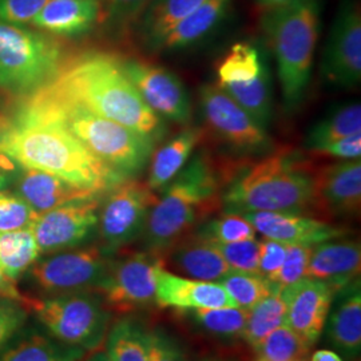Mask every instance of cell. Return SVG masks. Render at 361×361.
Wrapping results in <instances>:
<instances>
[{
  "label": "cell",
  "instance_id": "1",
  "mask_svg": "<svg viewBox=\"0 0 361 361\" xmlns=\"http://www.w3.org/2000/svg\"><path fill=\"white\" fill-rule=\"evenodd\" d=\"M0 155L16 166L40 170L98 193L128 180L65 130L16 113L0 116Z\"/></svg>",
  "mask_w": 361,
  "mask_h": 361
},
{
  "label": "cell",
  "instance_id": "2",
  "mask_svg": "<svg viewBox=\"0 0 361 361\" xmlns=\"http://www.w3.org/2000/svg\"><path fill=\"white\" fill-rule=\"evenodd\" d=\"M13 113L65 130L91 154L126 178H134L147 168L157 145L47 85L27 95Z\"/></svg>",
  "mask_w": 361,
  "mask_h": 361
},
{
  "label": "cell",
  "instance_id": "3",
  "mask_svg": "<svg viewBox=\"0 0 361 361\" xmlns=\"http://www.w3.org/2000/svg\"><path fill=\"white\" fill-rule=\"evenodd\" d=\"M47 86L155 143L166 135L164 119L143 102L113 54H79L74 59L65 61Z\"/></svg>",
  "mask_w": 361,
  "mask_h": 361
},
{
  "label": "cell",
  "instance_id": "4",
  "mask_svg": "<svg viewBox=\"0 0 361 361\" xmlns=\"http://www.w3.org/2000/svg\"><path fill=\"white\" fill-rule=\"evenodd\" d=\"M224 213L316 210L314 173L295 149H279L258 162L235 169L221 193Z\"/></svg>",
  "mask_w": 361,
  "mask_h": 361
},
{
  "label": "cell",
  "instance_id": "5",
  "mask_svg": "<svg viewBox=\"0 0 361 361\" xmlns=\"http://www.w3.org/2000/svg\"><path fill=\"white\" fill-rule=\"evenodd\" d=\"M226 180L207 149L190 157L149 213L143 232L147 252L164 256L219 204Z\"/></svg>",
  "mask_w": 361,
  "mask_h": 361
},
{
  "label": "cell",
  "instance_id": "6",
  "mask_svg": "<svg viewBox=\"0 0 361 361\" xmlns=\"http://www.w3.org/2000/svg\"><path fill=\"white\" fill-rule=\"evenodd\" d=\"M261 30L269 43L285 110L293 113L305 99L320 35L319 0H290L264 11Z\"/></svg>",
  "mask_w": 361,
  "mask_h": 361
},
{
  "label": "cell",
  "instance_id": "7",
  "mask_svg": "<svg viewBox=\"0 0 361 361\" xmlns=\"http://www.w3.org/2000/svg\"><path fill=\"white\" fill-rule=\"evenodd\" d=\"M63 63L62 44L50 34L0 20V89L27 97L49 85Z\"/></svg>",
  "mask_w": 361,
  "mask_h": 361
},
{
  "label": "cell",
  "instance_id": "8",
  "mask_svg": "<svg viewBox=\"0 0 361 361\" xmlns=\"http://www.w3.org/2000/svg\"><path fill=\"white\" fill-rule=\"evenodd\" d=\"M39 322L58 341L89 353L102 347L111 320L110 308L98 293L73 292L27 302Z\"/></svg>",
  "mask_w": 361,
  "mask_h": 361
},
{
  "label": "cell",
  "instance_id": "9",
  "mask_svg": "<svg viewBox=\"0 0 361 361\" xmlns=\"http://www.w3.org/2000/svg\"><path fill=\"white\" fill-rule=\"evenodd\" d=\"M217 86L265 129L273 114L269 67L256 44L237 42L217 65Z\"/></svg>",
  "mask_w": 361,
  "mask_h": 361
},
{
  "label": "cell",
  "instance_id": "10",
  "mask_svg": "<svg viewBox=\"0 0 361 361\" xmlns=\"http://www.w3.org/2000/svg\"><path fill=\"white\" fill-rule=\"evenodd\" d=\"M157 195L146 183L128 178L107 192L98 214L99 238L107 253H114L142 237Z\"/></svg>",
  "mask_w": 361,
  "mask_h": 361
},
{
  "label": "cell",
  "instance_id": "11",
  "mask_svg": "<svg viewBox=\"0 0 361 361\" xmlns=\"http://www.w3.org/2000/svg\"><path fill=\"white\" fill-rule=\"evenodd\" d=\"M110 264V253L102 246L73 247L38 258L30 274L39 288L49 293L97 290Z\"/></svg>",
  "mask_w": 361,
  "mask_h": 361
},
{
  "label": "cell",
  "instance_id": "12",
  "mask_svg": "<svg viewBox=\"0 0 361 361\" xmlns=\"http://www.w3.org/2000/svg\"><path fill=\"white\" fill-rule=\"evenodd\" d=\"M200 106L209 130L219 141L241 154H265L271 150L267 129L219 89L204 85L200 89Z\"/></svg>",
  "mask_w": 361,
  "mask_h": 361
},
{
  "label": "cell",
  "instance_id": "13",
  "mask_svg": "<svg viewBox=\"0 0 361 361\" xmlns=\"http://www.w3.org/2000/svg\"><path fill=\"white\" fill-rule=\"evenodd\" d=\"M164 267L161 256L150 252L130 253L111 261L97 292L109 308L118 312L142 310L155 302V277Z\"/></svg>",
  "mask_w": 361,
  "mask_h": 361
},
{
  "label": "cell",
  "instance_id": "14",
  "mask_svg": "<svg viewBox=\"0 0 361 361\" xmlns=\"http://www.w3.org/2000/svg\"><path fill=\"white\" fill-rule=\"evenodd\" d=\"M121 68L147 104L161 119L188 126L193 118L189 92L182 80L166 67L137 58H118Z\"/></svg>",
  "mask_w": 361,
  "mask_h": 361
},
{
  "label": "cell",
  "instance_id": "15",
  "mask_svg": "<svg viewBox=\"0 0 361 361\" xmlns=\"http://www.w3.org/2000/svg\"><path fill=\"white\" fill-rule=\"evenodd\" d=\"M320 73L337 87H356L361 80V13L356 0H343L324 49Z\"/></svg>",
  "mask_w": 361,
  "mask_h": 361
},
{
  "label": "cell",
  "instance_id": "16",
  "mask_svg": "<svg viewBox=\"0 0 361 361\" xmlns=\"http://www.w3.org/2000/svg\"><path fill=\"white\" fill-rule=\"evenodd\" d=\"M102 195L77 200L38 214L31 231L40 255L73 249L87 241L98 226Z\"/></svg>",
  "mask_w": 361,
  "mask_h": 361
},
{
  "label": "cell",
  "instance_id": "17",
  "mask_svg": "<svg viewBox=\"0 0 361 361\" xmlns=\"http://www.w3.org/2000/svg\"><path fill=\"white\" fill-rule=\"evenodd\" d=\"M281 289L286 304L285 324L310 347L314 345L323 335L335 289L308 277Z\"/></svg>",
  "mask_w": 361,
  "mask_h": 361
},
{
  "label": "cell",
  "instance_id": "18",
  "mask_svg": "<svg viewBox=\"0 0 361 361\" xmlns=\"http://www.w3.org/2000/svg\"><path fill=\"white\" fill-rule=\"evenodd\" d=\"M316 210L332 217L359 216L361 207L360 159L340 161L314 173Z\"/></svg>",
  "mask_w": 361,
  "mask_h": 361
},
{
  "label": "cell",
  "instance_id": "19",
  "mask_svg": "<svg viewBox=\"0 0 361 361\" xmlns=\"http://www.w3.org/2000/svg\"><path fill=\"white\" fill-rule=\"evenodd\" d=\"M244 216L265 238L283 244L314 246L329 240L343 238L348 231L326 221L304 214L283 212H255Z\"/></svg>",
  "mask_w": 361,
  "mask_h": 361
},
{
  "label": "cell",
  "instance_id": "20",
  "mask_svg": "<svg viewBox=\"0 0 361 361\" xmlns=\"http://www.w3.org/2000/svg\"><path fill=\"white\" fill-rule=\"evenodd\" d=\"M155 304L180 310L237 307L219 283L180 277L161 267L155 277Z\"/></svg>",
  "mask_w": 361,
  "mask_h": 361
},
{
  "label": "cell",
  "instance_id": "21",
  "mask_svg": "<svg viewBox=\"0 0 361 361\" xmlns=\"http://www.w3.org/2000/svg\"><path fill=\"white\" fill-rule=\"evenodd\" d=\"M360 243L335 238L312 246L307 277L324 281L337 293L360 279Z\"/></svg>",
  "mask_w": 361,
  "mask_h": 361
},
{
  "label": "cell",
  "instance_id": "22",
  "mask_svg": "<svg viewBox=\"0 0 361 361\" xmlns=\"http://www.w3.org/2000/svg\"><path fill=\"white\" fill-rule=\"evenodd\" d=\"M13 185L15 193L23 198L37 214L50 212L77 200L104 194L80 188L49 173L22 166H19L15 174Z\"/></svg>",
  "mask_w": 361,
  "mask_h": 361
},
{
  "label": "cell",
  "instance_id": "23",
  "mask_svg": "<svg viewBox=\"0 0 361 361\" xmlns=\"http://www.w3.org/2000/svg\"><path fill=\"white\" fill-rule=\"evenodd\" d=\"M325 323L326 341L347 359L361 352L360 279L336 293Z\"/></svg>",
  "mask_w": 361,
  "mask_h": 361
},
{
  "label": "cell",
  "instance_id": "24",
  "mask_svg": "<svg viewBox=\"0 0 361 361\" xmlns=\"http://www.w3.org/2000/svg\"><path fill=\"white\" fill-rule=\"evenodd\" d=\"M104 0H50L31 25L46 34L75 38L90 32L104 19Z\"/></svg>",
  "mask_w": 361,
  "mask_h": 361
},
{
  "label": "cell",
  "instance_id": "25",
  "mask_svg": "<svg viewBox=\"0 0 361 361\" xmlns=\"http://www.w3.org/2000/svg\"><path fill=\"white\" fill-rule=\"evenodd\" d=\"M162 259L164 268H170L169 271L200 281L219 283L232 271L216 245L197 234L190 238H182L169 249Z\"/></svg>",
  "mask_w": 361,
  "mask_h": 361
},
{
  "label": "cell",
  "instance_id": "26",
  "mask_svg": "<svg viewBox=\"0 0 361 361\" xmlns=\"http://www.w3.org/2000/svg\"><path fill=\"white\" fill-rule=\"evenodd\" d=\"M204 137L205 130L202 128L188 125L158 150H154L147 165V188L153 192H158L168 186L188 164L195 147L204 141Z\"/></svg>",
  "mask_w": 361,
  "mask_h": 361
},
{
  "label": "cell",
  "instance_id": "27",
  "mask_svg": "<svg viewBox=\"0 0 361 361\" xmlns=\"http://www.w3.org/2000/svg\"><path fill=\"white\" fill-rule=\"evenodd\" d=\"M204 0H150L137 19L138 38L152 52L159 47L169 32Z\"/></svg>",
  "mask_w": 361,
  "mask_h": 361
},
{
  "label": "cell",
  "instance_id": "28",
  "mask_svg": "<svg viewBox=\"0 0 361 361\" xmlns=\"http://www.w3.org/2000/svg\"><path fill=\"white\" fill-rule=\"evenodd\" d=\"M232 0H204L164 39L159 51H177L205 38L228 15Z\"/></svg>",
  "mask_w": 361,
  "mask_h": 361
},
{
  "label": "cell",
  "instance_id": "29",
  "mask_svg": "<svg viewBox=\"0 0 361 361\" xmlns=\"http://www.w3.org/2000/svg\"><path fill=\"white\" fill-rule=\"evenodd\" d=\"M87 350L52 341L46 336H27L0 352V361H83Z\"/></svg>",
  "mask_w": 361,
  "mask_h": 361
},
{
  "label": "cell",
  "instance_id": "30",
  "mask_svg": "<svg viewBox=\"0 0 361 361\" xmlns=\"http://www.w3.org/2000/svg\"><path fill=\"white\" fill-rule=\"evenodd\" d=\"M360 133L361 104H344L310 128L304 140V147L310 153H317L319 149L328 143Z\"/></svg>",
  "mask_w": 361,
  "mask_h": 361
},
{
  "label": "cell",
  "instance_id": "31",
  "mask_svg": "<svg viewBox=\"0 0 361 361\" xmlns=\"http://www.w3.org/2000/svg\"><path fill=\"white\" fill-rule=\"evenodd\" d=\"M104 341L107 361H147L149 331L134 317L118 320Z\"/></svg>",
  "mask_w": 361,
  "mask_h": 361
},
{
  "label": "cell",
  "instance_id": "32",
  "mask_svg": "<svg viewBox=\"0 0 361 361\" xmlns=\"http://www.w3.org/2000/svg\"><path fill=\"white\" fill-rule=\"evenodd\" d=\"M40 257L31 228L0 233V269L8 280L16 283Z\"/></svg>",
  "mask_w": 361,
  "mask_h": 361
},
{
  "label": "cell",
  "instance_id": "33",
  "mask_svg": "<svg viewBox=\"0 0 361 361\" xmlns=\"http://www.w3.org/2000/svg\"><path fill=\"white\" fill-rule=\"evenodd\" d=\"M285 319L286 304L283 297V289L277 285L271 295L262 298L249 310V316L241 337L250 347L256 349L267 336L271 335L279 326L284 325Z\"/></svg>",
  "mask_w": 361,
  "mask_h": 361
},
{
  "label": "cell",
  "instance_id": "34",
  "mask_svg": "<svg viewBox=\"0 0 361 361\" xmlns=\"http://www.w3.org/2000/svg\"><path fill=\"white\" fill-rule=\"evenodd\" d=\"M188 312L189 317L204 332L217 337H241L249 316V310L240 307L193 310Z\"/></svg>",
  "mask_w": 361,
  "mask_h": 361
},
{
  "label": "cell",
  "instance_id": "35",
  "mask_svg": "<svg viewBox=\"0 0 361 361\" xmlns=\"http://www.w3.org/2000/svg\"><path fill=\"white\" fill-rule=\"evenodd\" d=\"M219 284L240 308L250 310L262 298L271 295L277 284L255 273L232 271Z\"/></svg>",
  "mask_w": 361,
  "mask_h": 361
},
{
  "label": "cell",
  "instance_id": "36",
  "mask_svg": "<svg viewBox=\"0 0 361 361\" xmlns=\"http://www.w3.org/2000/svg\"><path fill=\"white\" fill-rule=\"evenodd\" d=\"M310 348L300 336L284 324L262 340L256 348V361L301 360Z\"/></svg>",
  "mask_w": 361,
  "mask_h": 361
},
{
  "label": "cell",
  "instance_id": "37",
  "mask_svg": "<svg viewBox=\"0 0 361 361\" xmlns=\"http://www.w3.org/2000/svg\"><path fill=\"white\" fill-rule=\"evenodd\" d=\"M256 229L241 214L224 213L217 219L205 222L197 235L216 244H229L256 238Z\"/></svg>",
  "mask_w": 361,
  "mask_h": 361
},
{
  "label": "cell",
  "instance_id": "38",
  "mask_svg": "<svg viewBox=\"0 0 361 361\" xmlns=\"http://www.w3.org/2000/svg\"><path fill=\"white\" fill-rule=\"evenodd\" d=\"M38 214L18 194L0 192V233L31 228Z\"/></svg>",
  "mask_w": 361,
  "mask_h": 361
},
{
  "label": "cell",
  "instance_id": "39",
  "mask_svg": "<svg viewBox=\"0 0 361 361\" xmlns=\"http://www.w3.org/2000/svg\"><path fill=\"white\" fill-rule=\"evenodd\" d=\"M213 244L219 249L221 256L228 262L232 271L259 274V243L256 238L229 244Z\"/></svg>",
  "mask_w": 361,
  "mask_h": 361
},
{
  "label": "cell",
  "instance_id": "40",
  "mask_svg": "<svg viewBox=\"0 0 361 361\" xmlns=\"http://www.w3.org/2000/svg\"><path fill=\"white\" fill-rule=\"evenodd\" d=\"M310 253H312V246L293 245V244L286 245L284 262L276 279V284L280 288H286L305 279L308 264H310Z\"/></svg>",
  "mask_w": 361,
  "mask_h": 361
},
{
  "label": "cell",
  "instance_id": "41",
  "mask_svg": "<svg viewBox=\"0 0 361 361\" xmlns=\"http://www.w3.org/2000/svg\"><path fill=\"white\" fill-rule=\"evenodd\" d=\"M27 316L26 302L0 297V350L19 332L26 323Z\"/></svg>",
  "mask_w": 361,
  "mask_h": 361
},
{
  "label": "cell",
  "instance_id": "42",
  "mask_svg": "<svg viewBox=\"0 0 361 361\" xmlns=\"http://www.w3.org/2000/svg\"><path fill=\"white\" fill-rule=\"evenodd\" d=\"M147 361H190L180 343L162 329L149 331Z\"/></svg>",
  "mask_w": 361,
  "mask_h": 361
},
{
  "label": "cell",
  "instance_id": "43",
  "mask_svg": "<svg viewBox=\"0 0 361 361\" xmlns=\"http://www.w3.org/2000/svg\"><path fill=\"white\" fill-rule=\"evenodd\" d=\"M50 0H0V20L28 25Z\"/></svg>",
  "mask_w": 361,
  "mask_h": 361
},
{
  "label": "cell",
  "instance_id": "44",
  "mask_svg": "<svg viewBox=\"0 0 361 361\" xmlns=\"http://www.w3.org/2000/svg\"><path fill=\"white\" fill-rule=\"evenodd\" d=\"M104 18L116 27L137 22L150 0H104Z\"/></svg>",
  "mask_w": 361,
  "mask_h": 361
},
{
  "label": "cell",
  "instance_id": "45",
  "mask_svg": "<svg viewBox=\"0 0 361 361\" xmlns=\"http://www.w3.org/2000/svg\"><path fill=\"white\" fill-rule=\"evenodd\" d=\"M285 252L286 244L265 237L259 241V274L274 284L284 262Z\"/></svg>",
  "mask_w": 361,
  "mask_h": 361
},
{
  "label": "cell",
  "instance_id": "46",
  "mask_svg": "<svg viewBox=\"0 0 361 361\" xmlns=\"http://www.w3.org/2000/svg\"><path fill=\"white\" fill-rule=\"evenodd\" d=\"M316 154L331 155L341 161L348 159H360L361 157V133L350 137H345L335 142L328 143L317 150Z\"/></svg>",
  "mask_w": 361,
  "mask_h": 361
},
{
  "label": "cell",
  "instance_id": "47",
  "mask_svg": "<svg viewBox=\"0 0 361 361\" xmlns=\"http://www.w3.org/2000/svg\"><path fill=\"white\" fill-rule=\"evenodd\" d=\"M0 297H8V298H13L22 302H28V300L22 296V293L16 289L15 283L11 280H8L6 277V274L0 269Z\"/></svg>",
  "mask_w": 361,
  "mask_h": 361
},
{
  "label": "cell",
  "instance_id": "48",
  "mask_svg": "<svg viewBox=\"0 0 361 361\" xmlns=\"http://www.w3.org/2000/svg\"><path fill=\"white\" fill-rule=\"evenodd\" d=\"M10 159L0 155V192H4L11 183H13L15 176L13 174V169L8 168Z\"/></svg>",
  "mask_w": 361,
  "mask_h": 361
},
{
  "label": "cell",
  "instance_id": "49",
  "mask_svg": "<svg viewBox=\"0 0 361 361\" xmlns=\"http://www.w3.org/2000/svg\"><path fill=\"white\" fill-rule=\"evenodd\" d=\"M312 361H343V359L332 350L319 349L312 355Z\"/></svg>",
  "mask_w": 361,
  "mask_h": 361
},
{
  "label": "cell",
  "instance_id": "50",
  "mask_svg": "<svg viewBox=\"0 0 361 361\" xmlns=\"http://www.w3.org/2000/svg\"><path fill=\"white\" fill-rule=\"evenodd\" d=\"M255 4L257 6L258 8L264 13V11H268V10H273L276 7H280L285 3L290 1V0H253Z\"/></svg>",
  "mask_w": 361,
  "mask_h": 361
},
{
  "label": "cell",
  "instance_id": "51",
  "mask_svg": "<svg viewBox=\"0 0 361 361\" xmlns=\"http://www.w3.org/2000/svg\"><path fill=\"white\" fill-rule=\"evenodd\" d=\"M83 361H107L106 359V355H104V352H98V353H95V355H92L90 359H85Z\"/></svg>",
  "mask_w": 361,
  "mask_h": 361
},
{
  "label": "cell",
  "instance_id": "52",
  "mask_svg": "<svg viewBox=\"0 0 361 361\" xmlns=\"http://www.w3.org/2000/svg\"><path fill=\"white\" fill-rule=\"evenodd\" d=\"M204 361H216V360H209V359H207V360H204Z\"/></svg>",
  "mask_w": 361,
  "mask_h": 361
},
{
  "label": "cell",
  "instance_id": "53",
  "mask_svg": "<svg viewBox=\"0 0 361 361\" xmlns=\"http://www.w3.org/2000/svg\"><path fill=\"white\" fill-rule=\"evenodd\" d=\"M295 361H302V360H295Z\"/></svg>",
  "mask_w": 361,
  "mask_h": 361
}]
</instances>
